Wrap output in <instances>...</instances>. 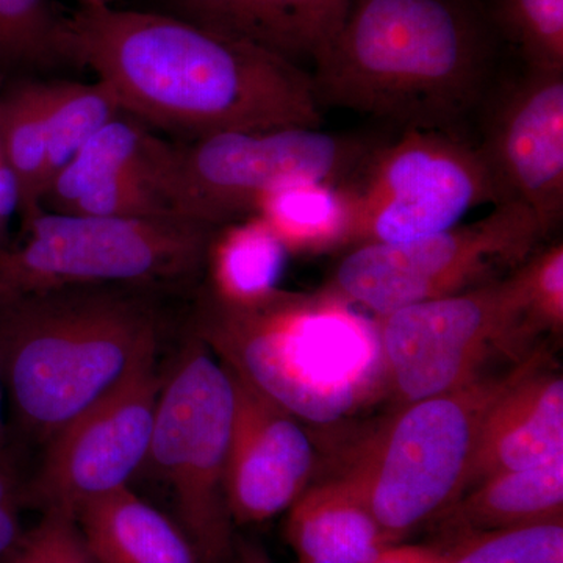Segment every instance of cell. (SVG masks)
I'll return each mask as SVG.
<instances>
[{
    "instance_id": "cell-1",
    "label": "cell",
    "mask_w": 563,
    "mask_h": 563,
    "mask_svg": "<svg viewBox=\"0 0 563 563\" xmlns=\"http://www.w3.org/2000/svg\"><path fill=\"white\" fill-rule=\"evenodd\" d=\"M63 47L122 113L184 143L322 121L302 66L172 13L79 7L63 22Z\"/></svg>"
},
{
    "instance_id": "cell-2",
    "label": "cell",
    "mask_w": 563,
    "mask_h": 563,
    "mask_svg": "<svg viewBox=\"0 0 563 563\" xmlns=\"http://www.w3.org/2000/svg\"><path fill=\"white\" fill-rule=\"evenodd\" d=\"M492 69L490 32L472 0H350L310 76L320 106L461 135Z\"/></svg>"
},
{
    "instance_id": "cell-3",
    "label": "cell",
    "mask_w": 563,
    "mask_h": 563,
    "mask_svg": "<svg viewBox=\"0 0 563 563\" xmlns=\"http://www.w3.org/2000/svg\"><path fill=\"white\" fill-rule=\"evenodd\" d=\"M165 292L74 285L0 303V379L22 431L46 443L157 354Z\"/></svg>"
},
{
    "instance_id": "cell-4",
    "label": "cell",
    "mask_w": 563,
    "mask_h": 563,
    "mask_svg": "<svg viewBox=\"0 0 563 563\" xmlns=\"http://www.w3.org/2000/svg\"><path fill=\"white\" fill-rule=\"evenodd\" d=\"M195 335L299 421L344 420L388 388L376 318L322 290H280L252 307L224 306L202 292Z\"/></svg>"
},
{
    "instance_id": "cell-5",
    "label": "cell",
    "mask_w": 563,
    "mask_h": 563,
    "mask_svg": "<svg viewBox=\"0 0 563 563\" xmlns=\"http://www.w3.org/2000/svg\"><path fill=\"white\" fill-rule=\"evenodd\" d=\"M379 144L320 128L163 140L155 184L176 217L220 229L255 217L269 196L291 185L344 187Z\"/></svg>"
},
{
    "instance_id": "cell-6",
    "label": "cell",
    "mask_w": 563,
    "mask_h": 563,
    "mask_svg": "<svg viewBox=\"0 0 563 563\" xmlns=\"http://www.w3.org/2000/svg\"><path fill=\"white\" fill-rule=\"evenodd\" d=\"M218 229L180 217L110 218L40 211L0 254V303L74 285L190 287Z\"/></svg>"
},
{
    "instance_id": "cell-7",
    "label": "cell",
    "mask_w": 563,
    "mask_h": 563,
    "mask_svg": "<svg viewBox=\"0 0 563 563\" xmlns=\"http://www.w3.org/2000/svg\"><path fill=\"white\" fill-rule=\"evenodd\" d=\"M481 376L455 390L401 406L344 473L393 544L446 512L465 493L485 415L523 372Z\"/></svg>"
},
{
    "instance_id": "cell-8",
    "label": "cell",
    "mask_w": 563,
    "mask_h": 563,
    "mask_svg": "<svg viewBox=\"0 0 563 563\" xmlns=\"http://www.w3.org/2000/svg\"><path fill=\"white\" fill-rule=\"evenodd\" d=\"M232 417L231 373L192 335L163 380L140 473L150 472L168 488L176 521L206 563H222L232 551L225 498Z\"/></svg>"
},
{
    "instance_id": "cell-9",
    "label": "cell",
    "mask_w": 563,
    "mask_h": 563,
    "mask_svg": "<svg viewBox=\"0 0 563 563\" xmlns=\"http://www.w3.org/2000/svg\"><path fill=\"white\" fill-rule=\"evenodd\" d=\"M548 239L532 211L493 207L472 224L404 243L352 247L322 291L374 317L472 290L509 276Z\"/></svg>"
},
{
    "instance_id": "cell-10",
    "label": "cell",
    "mask_w": 563,
    "mask_h": 563,
    "mask_svg": "<svg viewBox=\"0 0 563 563\" xmlns=\"http://www.w3.org/2000/svg\"><path fill=\"white\" fill-rule=\"evenodd\" d=\"M340 188L346 206L344 251L435 235L461 224L477 207L501 203L474 144L424 129H407L379 144Z\"/></svg>"
},
{
    "instance_id": "cell-11",
    "label": "cell",
    "mask_w": 563,
    "mask_h": 563,
    "mask_svg": "<svg viewBox=\"0 0 563 563\" xmlns=\"http://www.w3.org/2000/svg\"><path fill=\"white\" fill-rule=\"evenodd\" d=\"M374 318L388 388L401 406L473 383L496 355L526 350L542 333L514 272Z\"/></svg>"
},
{
    "instance_id": "cell-12",
    "label": "cell",
    "mask_w": 563,
    "mask_h": 563,
    "mask_svg": "<svg viewBox=\"0 0 563 563\" xmlns=\"http://www.w3.org/2000/svg\"><path fill=\"white\" fill-rule=\"evenodd\" d=\"M163 380L157 354L47 440L25 488L44 509L76 515L84 504L131 485L147 457Z\"/></svg>"
},
{
    "instance_id": "cell-13",
    "label": "cell",
    "mask_w": 563,
    "mask_h": 563,
    "mask_svg": "<svg viewBox=\"0 0 563 563\" xmlns=\"http://www.w3.org/2000/svg\"><path fill=\"white\" fill-rule=\"evenodd\" d=\"M474 144L503 202L536 214L551 235L563 214V70L526 68L490 90Z\"/></svg>"
},
{
    "instance_id": "cell-14",
    "label": "cell",
    "mask_w": 563,
    "mask_h": 563,
    "mask_svg": "<svg viewBox=\"0 0 563 563\" xmlns=\"http://www.w3.org/2000/svg\"><path fill=\"white\" fill-rule=\"evenodd\" d=\"M229 373L233 417L225 473L228 509L232 523H263L290 509L307 490L313 448L298 418Z\"/></svg>"
},
{
    "instance_id": "cell-15",
    "label": "cell",
    "mask_w": 563,
    "mask_h": 563,
    "mask_svg": "<svg viewBox=\"0 0 563 563\" xmlns=\"http://www.w3.org/2000/svg\"><path fill=\"white\" fill-rule=\"evenodd\" d=\"M561 455L563 379L544 368L543 352H537L485 415L465 493L493 474L543 465Z\"/></svg>"
},
{
    "instance_id": "cell-16",
    "label": "cell",
    "mask_w": 563,
    "mask_h": 563,
    "mask_svg": "<svg viewBox=\"0 0 563 563\" xmlns=\"http://www.w3.org/2000/svg\"><path fill=\"white\" fill-rule=\"evenodd\" d=\"M174 16L284 60L313 65L350 0H168Z\"/></svg>"
},
{
    "instance_id": "cell-17",
    "label": "cell",
    "mask_w": 563,
    "mask_h": 563,
    "mask_svg": "<svg viewBox=\"0 0 563 563\" xmlns=\"http://www.w3.org/2000/svg\"><path fill=\"white\" fill-rule=\"evenodd\" d=\"M288 510L299 563H369L393 544L346 474L307 488Z\"/></svg>"
},
{
    "instance_id": "cell-18",
    "label": "cell",
    "mask_w": 563,
    "mask_h": 563,
    "mask_svg": "<svg viewBox=\"0 0 563 563\" xmlns=\"http://www.w3.org/2000/svg\"><path fill=\"white\" fill-rule=\"evenodd\" d=\"M76 517L99 563H206L180 525L131 485L84 504Z\"/></svg>"
},
{
    "instance_id": "cell-19",
    "label": "cell",
    "mask_w": 563,
    "mask_h": 563,
    "mask_svg": "<svg viewBox=\"0 0 563 563\" xmlns=\"http://www.w3.org/2000/svg\"><path fill=\"white\" fill-rule=\"evenodd\" d=\"M563 455L543 465L493 474L440 515L451 536L562 520Z\"/></svg>"
},
{
    "instance_id": "cell-20",
    "label": "cell",
    "mask_w": 563,
    "mask_h": 563,
    "mask_svg": "<svg viewBox=\"0 0 563 563\" xmlns=\"http://www.w3.org/2000/svg\"><path fill=\"white\" fill-rule=\"evenodd\" d=\"M288 251L261 217L224 225L207 252V295L231 307H252L280 291Z\"/></svg>"
},
{
    "instance_id": "cell-21",
    "label": "cell",
    "mask_w": 563,
    "mask_h": 563,
    "mask_svg": "<svg viewBox=\"0 0 563 563\" xmlns=\"http://www.w3.org/2000/svg\"><path fill=\"white\" fill-rule=\"evenodd\" d=\"M118 117L95 136L51 181L41 211L60 213L79 192L110 177L135 174L155 185L162 139L141 122ZM157 187V185H155Z\"/></svg>"
},
{
    "instance_id": "cell-22",
    "label": "cell",
    "mask_w": 563,
    "mask_h": 563,
    "mask_svg": "<svg viewBox=\"0 0 563 563\" xmlns=\"http://www.w3.org/2000/svg\"><path fill=\"white\" fill-rule=\"evenodd\" d=\"M261 217L279 236L288 254L342 251L346 206L342 188L299 184L274 192L262 203Z\"/></svg>"
},
{
    "instance_id": "cell-23",
    "label": "cell",
    "mask_w": 563,
    "mask_h": 563,
    "mask_svg": "<svg viewBox=\"0 0 563 563\" xmlns=\"http://www.w3.org/2000/svg\"><path fill=\"white\" fill-rule=\"evenodd\" d=\"M0 147L16 176L24 225L40 213L47 188L43 81H29L0 101Z\"/></svg>"
},
{
    "instance_id": "cell-24",
    "label": "cell",
    "mask_w": 563,
    "mask_h": 563,
    "mask_svg": "<svg viewBox=\"0 0 563 563\" xmlns=\"http://www.w3.org/2000/svg\"><path fill=\"white\" fill-rule=\"evenodd\" d=\"M44 118L47 132V188L102 128L122 113L101 84L43 81ZM46 188V191H47ZM46 195V192H44Z\"/></svg>"
},
{
    "instance_id": "cell-25",
    "label": "cell",
    "mask_w": 563,
    "mask_h": 563,
    "mask_svg": "<svg viewBox=\"0 0 563 563\" xmlns=\"http://www.w3.org/2000/svg\"><path fill=\"white\" fill-rule=\"evenodd\" d=\"M439 563H563L562 520L453 537Z\"/></svg>"
},
{
    "instance_id": "cell-26",
    "label": "cell",
    "mask_w": 563,
    "mask_h": 563,
    "mask_svg": "<svg viewBox=\"0 0 563 563\" xmlns=\"http://www.w3.org/2000/svg\"><path fill=\"white\" fill-rule=\"evenodd\" d=\"M63 22L49 0H0V62L35 68L68 62Z\"/></svg>"
},
{
    "instance_id": "cell-27",
    "label": "cell",
    "mask_w": 563,
    "mask_h": 563,
    "mask_svg": "<svg viewBox=\"0 0 563 563\" xmlns=\"http://www.w3.org/2000/svg\"><path fill=\"white\" fill-rule=\"evenodd\" d=\"M495 20L526 68L563 70V0H496Z\"/></svg>"
},
{
    "instance_id": "cell-28",
    "label": "cell",
    "mask_w": 563,
    "mask_h": 563,
    "mask_svg": "<svg viewBox=\"0 0 563 563\" xmlns=\"http://www.w3.org/2000/svg\"><path fill=\"white\" fill-rule=\"evenodd\" d=\"M0 563H99L74 514L44 509L38 523L24 529Z\"/></svg>"
},
{
    "instance_id": "cell-29",
    "label": "cell",
    "mask_w": 563,
    "mask_h": 563,
    "mask_svg": "<svg viewBox=\"0 0 563 563\" xmlns=\"http://www.w3.org/2000/svg\"><path fill=\"white\" fill-rule=\"evenodd\" d=\"M523 291L531 320L547 331L563 325V244H547L514 272Z\"/></svg>"
},
{
    "instance_id": "cell-30",
    "label": "cell",
    "mask_w": 563,
    "mask_h": 563,
    "mask_svg": "<svg viewBox=\"0 0 563 563\" xmlns=\"http://www.w3.org/2000/svg\"><path fill=\"white\" fill-rule=\"evenodd\" d=\"M25 503V487L9 463L0 459V559L20 540L22 528L21 509Z\"/></svg>"
},
{
    "instance_id": "cell-31",
    "label": "cell",
    "mask_w": 563,
    "mask_h": 563,
    "mask_svg": "<svg viewBox=\"0 0 563 563\" xmlns=\"http://www.w3.org/2000/svg\"><path fill=\"white\" fill-rule=\"evenodd\" d=\"M20 211V187L2 147H0V218L9 224L10 218Z\"/></svg>"
},
{
    "instance_id": "cell-32",
    "label": "cell",
    "mask_w": 563,
    "mask_h": 563,
    "mask_svg": "<svg viewBox=\"0 0 563 563\" xmlns=\"http://www.w3.org/2000/svg\"><path fill=\"white\" fill-rule=\"evenodd\" d=\"M440 550L424 547H396L391 544L369 563H439Z\"/></svg>"
},
{
    "instance_id": "cell-33",
    "label": "cell",
    "mask_w": 563,
    "mask_h": 563,
    "mask_svg": "<svg viewBox=\"0 0 563 563\" xmlns=\"http://www.w3.org/2000/svg\"><path fill=\"white\" fill-rule=\"evenodd\" d=\"M239 563H273L268 555L255 547L240 548Z\"/></svg>"
},
{
    "instance_id": "cell-34",
    "label": "cell",
    "mask_w": 563,
    "mask_h": 563,
    "mask_svg": "<svg viewBox=\"0 0 563 563\" xmlns=\"http://www.w3.org/2000/svg\"><path fill=\"white\" fill-rule=\"evenodd\" d=\"M7 222L0 218V254L9 247V243H7Z\"/></svg>"
},
{
    "instance_id": "cell-35",
    "label": "cell",
    "mask_w": 563,
    "mask_h": 563,
    "mask_svg": "<svg viewBox=\"0 0 563 563\" xmlns=\"http://www.w3.org/2000/svg\"><path fill=\"white\" fill-rule=\"evenodd\" d=\"M74 2L79 3V7L113 5L114 0H74Z\"/></svg>"
},
{
    "instance_id": "cell-36",
    "label": "cell",
    "mask_w": 563,
    "mask_h": 563,
    "mask_svg": "<svg viewBox=\"0 0 563 563\" xmlns=\"http://www.w3.org/2000/svg\"><path fill=\"white\" fill-rule=\"evenodd\" d=\"M0 440H2V379H0Z\"/></svg>"
}]
</instances>
